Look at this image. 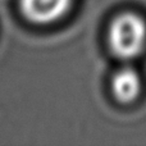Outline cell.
Listing matches in <instances>:
<instances>
[{
  "mask_svg": "<svg viewBox=\"0 0 146 146\" xmlns=\"http://www.w3.org/2000/svg\"><path fill=\"white\" fill-rule=\"evenodd\" d=\"M108 48L114 56L132 60L146 48V21L135 12H122L108 27Z\"/></svg>",
  "mask_w": 146,
  "mask_h": 146,
  "instance_id": "6da1fadb",
  "label": "cell"
},
{
  "mask_svg": "<svg viewBox=\"0 0 146 146\" xmlns=\"http://www.w3.org/2000/svg\"><path fill=\"white\" fill-rule=\"evenodd\" d=\"M72 5V0H19L22 15L33 25H51L62 19Z\"/></svg>",
  "mask_w": 146,
  "mask_h": 146,
  "instance_id": "7a4b0ae2",
  "label": "cell"
},
{
  "mask_svg": "<svg viewBox=\"0 0 146 146\" xmlns=\"http://www.w3.org/2000/svg\"><path fill=\"white\" fill-rule=\"evenodd\" d=\"M142 88L141 77L131 67H123L113 74L110 90L114 99L121 104H131L140 96Z\"/></svg>",
  "mask_w": 146,
  "mask_h": 146,
  "instance_id": "3957f363",
  "label": "cell"
}]
</instances>
